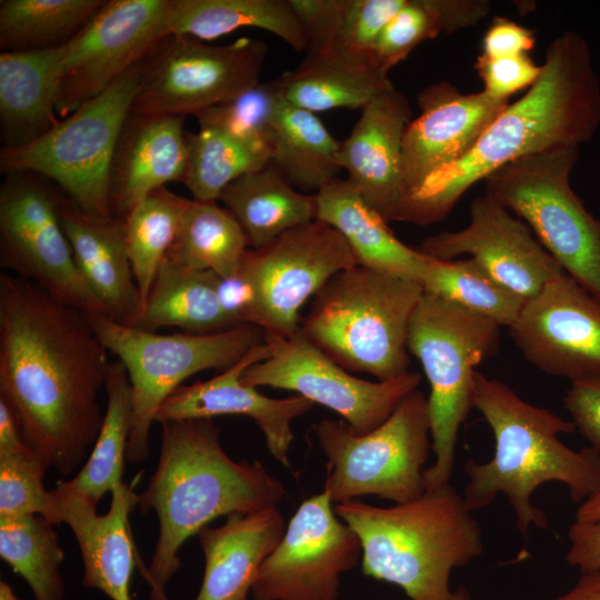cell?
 Returning <instances> with one entry per match:
<instances>
[{
	"mask_svg": "<svg viewBox=\"0 0 600 600\" xmlns=\"http://www.w3.org/2000/svg\"><path fill=\"white\" fill-rule=\"evenodd\" d=\"M86 316L107 351L122 362L130 381L133 426L127 459L132 463L148 458L156 414L184 380L209 369L226 370L263 341V331L249 323L213 333L162 334L99 313Z\"/></svg>",
	"mask_w": 600,
	"mask_h": 600,
	"instance_id": "cell-8",
	"label": "cell"
},
{
	"mask_svg": "<svg viewBox=\"0 0 600 600\" xmlns=\"http://www.w3.org/2000/svg\"><path fill=\"white\" fill-rule=\"evenodd\" d=\"M490 9L487 0H406L380 32L372 61L389 73L422 42L476 26Z\"/></svg>",
	"mask_w": 600,
	"mask_h": 600,
	"instance_id": "cell-36",
	"label": "cell"
},
{
	"mask_svg": "<svg viewBox=\"0 0 600 600\" xmlns=\"http://www.w3.org/2000/svg\"><path fill=\"white\" fill-rule=\"evenodd\" d=\"M579 146L531 154L484 179L486 194L524 221L559 266L600 298V219L571 187Z\"/></svg>",
	"mask_w": 600,
	"mask_h": 600,
	"instance_id": "cell-10",
	"label": "cell"
},
{
	"mask_svg": "<svg viewBox=\"0 0 600 600\" xmlns=\"http://www.w3.org/2000/svg\"><path fill=\"white\" fill-rule=\"evenodd\" d=\"M411 120L409 100L392 87L361 110L348 138L340 141L338 164L387 221H394L402 200V142Z\"/></svg>",
	"mask_w": 600,
	"mask_h": 600,
	"instance_id": "cell-23",
	"label": "cell"
},
{
	"mask_svg": "<svg viewBox=\"0 0 600 600\" xmlns=\"http://www.w3.org/2000/svg\"><path fill=\"white\" fill-rule=\"evenodd\" d=\"M418 250L440 260L469 254L524 300L564 272L529 226L486 193L472 201L463 229L429 236Z\"/></svg>",
	"mask_w": 600,
	"mask_h": 600,
	"instance_id": "cell-19",
	"label": "cell"
},
{
	"mask_svg": "<svg viewBox=\"0 0 600 600\" xmlns=\"http://www.w3.org/2000/svg\"><path fill=\"white\" fill-rule=\"evenodd\" d=\"M551 600H600V570L581 572L568 592Z\"/></svg>",
	"mask_w": 600,
	"mask_h": 600,
	"instance_id": "cell-51",
	"label": "cell"
},
{
	"mask_svg": "<svg viewBox=\"0 0 600 600\" xmlns=\"http://www.w3.org/2000/svg\"><path fill=\"white\" fill-rule=\"evenodd\" d=\"M286 523L277 507L233 512L198 533L204 576L196 600H248L263 561L281 541Z\"/></svg>",
	"mask_w": 600,
	"mask_h": 600,
	"instance_id": "cell-26",
	"label": "cell"
},
{
	"mask_svg": "<svg viewBox=\"0 0 600 600\" xmlns=\"http://www.w3.org/2000/svg\"><path fill=\"white\" fill-rule=\"evenodd\" d=\"M563 404L576 430L600 451V374L571 382Z\"/></svg>",
	"mask_w": 600,
	"mask_h": 600,
	"instance_id": "cell-47",
	"label": "cell"
},
{
	"mask_svg": "<svg viewBox=\"0 0 600 600\" xmlns=\"http://www.w3.org/2000/svg\"><path fill=\"white\" fill-rule=\"evenodd\" d=\"M566 561L581 572L600 570V519L574 520L568 529Z\"/></svg>",
	"mask_w": 600,
	"mask_h": 600,
	"instance_id": "cell-49",
	"label": "cell"
},
{
	"mask_svg": "<svg viewBox=\"0 0 600 600\" xmlns=\"http://www.w3.org/2000/svg\"><path fill=\"white\" fill-rule=\"evenodd\" d=\"M170 36L212 41L240 28L263 29L297 52L307 41L289 0H169Z\"/></svg>",
	"mask_w": 600,
	"mask_h": 600,
	"instance_id": "cell-32",
	"label": "cell"
},
{
	"mask_svg": "<svg viewBox=\"0 0 600 600\" xmlns=\"http://www.w3.org/2000/svg\"><path fill=\"white\" fill-rule=\"evenodd\" d=\"M49 468L38 454L0 457V519L40 516L52 523L53 498L43 484Z\"/></svg>",
	"mask_w": 600,
	"mask_h": 600,
	"instance_id": "cell-43",
	"label": "cell"
},
{
	"mask_svg": "<svg viewBox=\"0 0 600 600\" xmlns=\"http://www.w3.org/2000/svg\"><path fill=\"white\" fill-rule=\"evenodd\" d=\"M276 82L287 102L313 113L338 108L362 110L393 87L388 72L373 62L351 61L332 52L307 53L296 69Z\"/></svg>",
	"mask_w": 600,
	"mask_h": 600,
	"instance_id": "cell-29",
	"label": "cell"
},
{
	"mask_svg": "<svg viewBox=\"0 0 600 600\" xmlns=\"http://www.w3.org/2000/svg\"><path fill=\"white\" fill-rule=\"evenodd\" d=\"M219 276L164 259L133 327L156 331L178 327L190 333H213L233 327L217 292Z\"/></svg>",
	"mask_w": 600,
	"mask_h": 600,
	"instance_id": "cell-31",
	"label": "cell"
},
{
	"mask_svg": "<svg viewBox=\"0 0 600 600\" xmlns=\"http://www.w3.org/2000/svg\"><path fill=\"white\" fill-rule=\"evenodd\" d=\"M269 354V347L262 341L211 379L179 387L160 406L154 422L161 424L220 416L249 417L263 433L271 456L291 469L289 450L294 438L292 421L310 411L314 403L299 394L283 399L270 398L256 387L242 382L243 372Z\"/></svg>",
	"mask_w": 600,
	"mask_h": 600,
	"instance_id": "cell-21",
	"label": "cell"
},
{
	"mask_svg": "<svg viewBox=\"0 0 600 600\" xmlns=\"http://www.w3.org/2000/svg\"><path fill=\"white\" fill-rule=\"evenodd\" d=\"M104 391L107 406L103 421L86 463L71 480L56 483L96 504L122 482L133 426L131 386L126 368L118 359L109 364Z\"/></svg>",
	"mask_w": 600,
	"mask_h": 600,
	"instance_id": "cell-34",
	"label": "cell"
},
{
	"mask_svg": "<svg viewBox=\"0 0 600 600\" xmlns=\"http://www.w3.org/2000/svg\"><path fill=\"white\" fill-rule=\"evenodd\" d=\"M248 247L241 226L226 208L217 201L191 200L167 259L227 278L239 271Z\"/></svg>",
	"mask_w": 600,
	"mask_h": 600,
	"instance_id": "cell-35",
	"label": "cell"
},
{
	"mask_svg": "<svg viewBox=\"0 0 600 600\" xmlns=\"http://www.w3.org/2000/svg\"><path fill=\"white\" fill-rule=\"evenodd\" d=\"M282 99L276 80L259 82L236 99L196 114L199 128L223 132L270 160V140L277 109Z\"/></svg>",
	"mask_w": 600,
	"mask_h": 600,
	"instance_id": "cell-42",
	"label": "cell"
},
{
	"mask_svg": "<svg viewBox=\"0 0 600 600\" xmlns=\"http://www.w3.org/2000/svg\"><path fill=\"white\" fill-rule=\"evenodd\" d=\"M339 147L316 113L282 97L272 124L270 163L292 187L318 192L338 178Z\"/></svg>",
	"mask_w": 600,
	"mask_h": 600,
	"instance_id": "cell-33",
	"label": "cell"
},
{
	"mask_svg": "<svg viewBox=\"0 0 600 600\" xmlns=\"http://www.w3.org/2000/svg\"><path fill=\"white\" fill-rule=\"evenodd\" d=\"M358 264L343 237L313 220L268 244L248 249L239 271L253 290L249 324L289 337L300 329V311L336 273Z\"/></svg>",
	"mask_w": 600,
	"mask_h": 600,
	"instance_id": "cell-14",
	"label": "cell"
},
{
	"mask_svg": "<svg viewBox=\"0 0 600 600\" xmlns=\"http://www.w3.org/2000/svg\"><path fill=\"white\" fill-rule=\"evenodd\" d=\"M336 514L359 537L364 576L401 588L410 600H472L450 574L483 552L482 531L462 494L450 483L381 508L349 500Z\"/></svg>",
	"mask_w": 600,
	"mask_h": 600,
	"instance_id": "cell-5",
	"label": "cell"
},
{
	"mask_svg": "<svg viewBox=\"0 0 600 600\" xmlns=\"http://www.w3.org/2000/svg\"><path fill=\"white\" fill-rule=\"evenodd\" d=\"M64 46L1 51L0 131L3 149L26 146L59 121L56 106Z\"/></svg>",
	"mask_w": 600,
	"mask_h": 600,
	"instance_id": "cell-27",
	"label": "cell"
},
{
	"mask_svg": "<svg viewBox=\"0 0 600 600\" xmlns=\"http://www.w3.org/2000/svg\"><path fill=\"white\" fill-rule=\"evenodd\" d=\"M219 200L239 222L252 249L316 220V194L298 192L271 163L236 179Z\"/></svg>",
	"mask_w": 600,
	"mask_h": 600,
	"instance_id": "cell-30",
	"label": "cell"
},
{
	"mask_svg": "<svg viewBox=\"0 0 600 600\" xmlns=\"http://www.w3.org/2000/svg\"><path fill=\"white\" fill-rule=\"evenodd\" d=\"M419 282L424 292L454 302L500 327L509 328L526 301L473 258L440 260L427 256Z\"/></svg>",
	"mask_w": 600,
	"mask_h": 600,
	"instance_id": "cell-38",
	"label": "cell"
},
{
	"mask_svg": "<svg viewBox=\"0 0 600 600\" xmlns=\"http://www.w3.org/2000/svg\"><path fill=\"white\" fill-rule=\"evenodd\" d=\"M423 292L414 280L356 264L313 297L300 330L346 370L393 380L409 372L408 331Z\"/></svg>",
	"mask_w": 600,
	"mask_h": 600,
	"instance_id": "cell-6",
	"label": "cell"
},
{
	"mask_svg": "<svg viewBox=\"0 0 600 600\" xmlns=\"http://www.w3.org/2000/svg\"><path fill=\"white\" fill-rule=\"evenodd\" d=\"M350 0H289L307 41V53H330Z\"/></svg>",
	"mask_w": 600,
	"mask_h": 600,
	"instance_id": "cell-46",
	"label": "cell"
},
{
	"mask_svg": "<svg viewBox=\"0 0 600 600\" xmlns=\"http://www.w3.org/2000/svg\"><path fill=\"white\" fill-rule=\"evenodd\" d=\"M188 131L181 116L130 112L117 141L109 171V206L124 218L151 192L184 181Z\"/></svg>",
	"mask_w": 600,
	"mask_h": 600,
	"instance_id": "cell-24",
	"label": "cell"
},
{
	"mask_svg": "<svg viewBox=\"0 0 600 600\" xmlns=\"http://www.w3.org/2000/svg\"><path fill=\"white\" fill-rule=\"evenodd\" d=\"M500 326L461 306L423 292L410 321L408 349L430 386L428 411L434 463L426 489L449 483L461 426L473 408L476 367L493 354Z\"/></svg>",
	"mask_w": 600,
	"mask_h": 600,
	"instance_id": "cell-7",
	"label": "cell"
},
{
	"mask_svg": "<svg viewBox=\"0 0 600 600\" xmlns=\"http://www.w3.org/2000/svg\"><path fill=\"white\" fill-rule=\"evenodd\" d=\"M334 512L323 490L306 499L261 564L253 600H337L340 574L362 557L357 533Z\"/></svg>",
	"mask_w": 600,
	"mask_h": 600,
	"instance_id": "cell-17",
	"label": "cell"
},
{
	"mask_svg": "<svg viewBox=\"0 0 600 600\" xmlns=\"http://www.w3.org/2000/svg\"><path fill=\"white\" fill-rule=\"evenodd\" d=\"M37 454L28 443L12 407L0 397V457Z\"/></svg>",
	"mask_w": 600,
	"mask_h": 600,
	"instance_id": "cell-50",
	"label": "cell"
},
{
	"mask_svg": "<svg viewBox=\"0 0 600 600\" xmlns=\"http://www.w3.org/2000/svg\"><path fill=\"white\" fill-rule=\"evenodd\" d=\"M474 69L483 83V92L496 99L509 98L539 79L542 64H537L529 53L504 58L479 54Z\"/></svg>",
	"mask_w": 600,
	"mask_h": 600,
	"instance_id": "cell-45",
	"label": "cell"
},
{
	"mask_svg": "<svg viewBox=\"0 0 600 600\" xmlns=\"http://www.w3.org/2000/svg\"><path fill=\"white\" fill-rule=\"evenodd\" d=\"M0 600H19L9 583L0 582Z\"/></svg>",
	"mask_w": 600,
	"mask_h": 600,
	"instance_id": "cell-53",
	"label": "cell"
},
{
	"mask_svg": "<svg viewBox=\"0 0 600 600\" xmlns=\"http://www.w3.org/2000/svg\"><path fill=\"white\" fill-rule=\"evenodd\" d=\"M104 3L103 0H1V51L62 47Z\"/></svg>",
	"mask_w": 600,
	"mask_h": 600,
	"instance_id": "cell-37",
	"label": "cell"
},
{
	"mask_svg": "<svg viewBox=\"0 0 600 600\" xmlns=\"http://www.w3.org/2000/svg\"><path fill=\"white\" fill-rule=\"evenodd\" d=\"M524 359L571 382L600 374V298L568 273L527 299L508 328Z\"/></svg>",
	"mask_w": 600,
	"mask_h": 600,
	"instance_id": "cell-18",
	"label": "cell"
},
{
	"mask_svg": "<svg viewBox=\"0 0 600 600\" xmlns=\"http://www.w3.org/2000/svg\"><path fill=\"white\" fill-rule=\"evenodd\" d=\"M314 194L316 220L329 224L343 237L358 264L420 281L427 256L401 242L388 227V221L348 179L336 178Z\"/></svg>",
	"mask_w": 600,
	"mask_h": 600,
	"instance_id": "cell-28",
	"label": "cell"
},
{
	"mask_svg": "<svg viewBox=\"0 0 600 600\" xmlns=\"http://www.w3.org/2000/svg\"><path fill=\"white\" fill-rule=\"evenodd\" d=\"M141 472L126 484L111 491V503L104 514L83 496L58 484L53 498L52 524L66 523L73 532L83 562L82 584L98 589L111 600H131L130 581L136 563L129 516L138 507L139 494L133 490Z\"/></svg>",
	"mask_w": 600,
	"mask_h": 600,
	"instance_id": "cell-22",
	"label": "cell"
},
{
	"mask_svg": "<svg viewBox=\"0 0 600 600\" xmlns=\"http://www.w3.org/2000/svg\"><path fill=\"white\" fill-rule=\"evenodd\" d=\"M326 454L324 488L332 502L373 494L403 503L426 491L424 464L432 450L428 398L416 390L372 431L359 434L344 420L314 424Z\"/></svg>",
	"mask_w": 600,
	"mask_h": 600,
	"instance_id": "cell-11",
	"label": "cell"
},
{
	"mask_svg": "<svg viewBox=\"0 0 600 600\" xmlns=\"http://www.w3.org/2000/svg\"><path fill=\"white\" fill-rule=\"evenodd\" d=\"M600 519V493L596 494L579 504L574 520L594 521Z\"/></svg>",
	"mask_w": 600,
	"mask_h": 600,
	"instance_id": "cell-52",
	"label": "cell"
},
{
	"mask_svg": "<svg viewBox=\"0 0 600 600\" xmlns=\"http://www.w3.org/2000/svg\"><path fill=\"white\" fill-rule=\"evenodd\" d=\"M284 496L283 484L259 461L226 453L212 419L161 423L159 461L138 502L141 513L154 510L159 520L151 562L142 570L151 600H169L164 589L190 537L216 518L277 507Z\"/></svg>",
	"mask_w": 600,
	"mask_h": 600,
	"instance_id": "cell-3",
	"label": "cell"
},
{
	"mask_svg": "<svg viewBox=\"0 0 600 600\" xmlns=\"http://www.w3.org/2000/svg\"><path fill=\"white\" fill-rule=\"evenodd\" d=\"M188 167L183 183L193 200L217 201L227 186L241 176L270 163L221 131L199 128L188 132Z\"/></svg>",
	"mask_w": 600,
	"mask_h": 600,
	"instance_id": "cell-41",
	"label": "cell"
},
{
	"mask_svg": "<svg viewBox=\"0 0 600 600\" xmlns=\"http://www.w3.org/2000/svg\"><path fill=\"white\" fill-rule=\"evenodd\" d=\"M169 0H109L64 46L57 114L67 118L170 36Z\"/></svg>",
	"mask_w": 600,
	"mask_h": 600,
	"instance_id": "cell-16",
	"label": "cell"
},
{
	"mask_svg": "<svg viewBox=\"0 0 600 600\" xmlns=\"http://www.w3.org/2000/svg\"><path fill=\"white\" fill-rule=\"evenodd\" d=\"M473 408L492 430L494 453L487 462L468 459L463 464L468 481L462 497L472 512L503 493L526 537L531 527H549L546 513L531 501L539 486L561 482L579 504L600 493V451L591 446L573 450L559 439L576 431L571 420L524 401L479 371L473 376Z\"/></svg>",
	"mask_w": 600,
	"mask_h": 600,
	"instance_id": "cell-4",
	"label": "cell"
},
{
	"mask_svg": "<svg viewBox=\"0 0 600 600\" xmlns=\"http://www.w3.org/2000/svg\"><path fill=\"white\" fill-rule=\"evenodd\" d=\"M536 46L532 29L508 18L496 17L482 39L481 54L488 58H504L529 53Z\"/></svg>",
	"mask_w": 600,
	"mask_h": 600,
	"instance_id": "cell-48",
	"label": "cell"
},
{
	"mask_svg": "<svg viewBox=\"0 0 600 600\" xmlns=\"http://www.w3.org/2000/svg\"><path fill=\"white\" fill-rule=\"evenodd\" d=\"M62 196L40 174H4L0 186V264L66 304L106 316L76 266L59 214Z\"/></svg>",
	"mask_w": 600,
	"mask_h": 600,
	"instance_id": "cell-13",
	"label": "cell"
},
{
	"mask_svg": "<svg viewBox=\"0 0 600 600\" xmlns=\"http://www.w3.org/2000/svg\"><path fill=\"white\" fill-rule=\"evenodd\" d=\"M406 0H350L332 53L358 62H373L376 41Z\"/></svg>",
	"mask_w": 600,
	"mask_h": 600,
	"instance_id": "cell-44",
	"label": "cell"
},
{
	"mask_svg": "<svg viewBox=\"0 0 600 600\" xmlns=\"http://www.w3.org/2000/svg\"><path fill=\"white\" fill-rule=\"evenodd\" d=\"M267 51L250 37L211 46L169 36L143 63L131 113L186 117L224 104L259 83Z\"/></svg>",
	"mask_w": 600,
	"mask_h": 600,
	"instance_id": "cell-12",
	"label": "cell"
},
{
	"mask_svg": "<svg viewBox=\"0 0 600 600\" xmlns=\"http://www.w3.org/2000/svg\"><path fill=\"white\" fill-rule=\"evenodd\" d=\"M417 102L420 114L407 126L402 142L401 202L431 173L462 159L509 104L483 91L462 93L447 81L426 87Z\"/></svg>",
	"mask_w": 600,
	"mask_h": 600,
	"instance_id": "cell-20",
	"label": "cell"
},
{
	"mask_svg": "<svg viewBox=\"0 0 600 600\" xmlns=\"http://www.w3.org/2000/svg\"><path fill=\"white\" fill-rule=\"evenodd\" d=\"M59 214L76 266L103 306L106 317L134 326L142 304L127 249L123 218L90 217L64 196Z\"/></svg>",
	"mask_w": 600,
	"mask_h": 600,
	"instance_id": "cell-25",
	"label": "cell"
},
{
	"mask_svg": "<svg viewBox=\"0 0 600 600\" xmlns=\"http://www.w3.org/2000/svg\"><path fill=\"white\" fill-rule=\"evenodd\" d=\"M107 352L83 311L1 273L0 397L33 451L62 476L77 471L99 434Z\"/></svg>",
	"mask_w": 600,
	"mask_h": 600,
	"instance_id": "cell-1",
	"label": "cell"
},
{
	"mask_svg": "<svg viewBox=\"0 0 600 600\" xmlns=\"http://www.w3.org/2000/svg\"><path fill=\"white\" fill-rule=\"evenodd\" d=\"M190 201L163 187L148 194L123 218L127 249L142 308Z\"/></svg>",
	"mask_w": 600,
	"mask_h": 600,
	"instance_id": "cell-39",
	"label": "cell"
},
{
	"mask_svg": "<svg viewBox=\"0 0 600 600\" xmlns=\"http://www.w3.org/2000/svg\"><path fill=\"white\" fill-rule=\"evenodd\" d=\"M0 557L29 584L36 600H62L64 553L53 524L40 516L0 519Z\"/></svg>",
	"mask_w": 600,
	"mask_h": 600,
	"instance_id": "cell-40",
	"label": "cell"
},
{
	"mask_svg": "<svg viewBox=\"0 0 600 600\" xmlns=\"http://www.w3.org/2000/svg\"><path fill=\"white\" fill-rule=\"evenodd\" d=\"M263 341L270 354L243 372L244 384L293 391L337 412L359 434L383 423L408 394L418 390L422 379L411 371L389 381L354 377L300 329L289 337L263 332Z\"/></svg>",
	"mask_w": 600,
	"mask_h": 600,
	"instance_id": "cell-15",
	"label": "cell"
},
{
	"mask_svg": "<svg viewBox=\"0 0 600 600\" xmlns=\"http://www.w3.org/2000/svg\"><path fill=\"white\" fill-rule=\"evenodd\" d=\"M144 61L67 118L59 119L34 141L18 148H1V173L40 174L58 184L83 213L93 218L112 217L110 166L120 131L131 112Z\"/></svg>",
	"mask_w": 600,
	"mask_h": 600,
	"instance_id": "cell-9",
	"label": "cell"
},
{
	"mask_svg": "<svg viewBox=\"0 0 600 600\" xmlns=\"http://www.w3.org/2000/svg\"><path fill=\"white\" fill-rule=\"evenodd\" d=\"M600 127V78L587 40L576 31L554 38L539 79L509 103L459 161L431 173L403 199L394 221L443 220L474 183L521 158L591 140Z\"/></svg>",
	"mask_w": 600,
	"mask_h": 600,
	"instance_id": "cell-2",
	"label": "cell"
}]
</instances>
